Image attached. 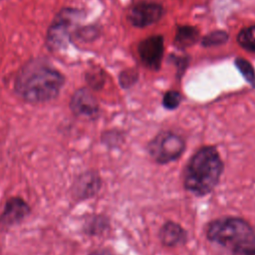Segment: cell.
I'll return each instance as SVG.
<instances>
[{"mask_svg": "<svg viewBox=\"0 0 255 255\" xmlns=\"http://www.w3.org/2000/svg\"><path fill=\"white\" fill-rule=\"evenodd\" d=\"M254 228L244 218L224 216L210 221L205 230L206 238L213 243L233 249L253 232Z\"/></svg>", "mask_w": 255, "mask_h": 255, "instance_id": "3", "label": "cell"}, {"mask_svg": "<svg viewBox=\"0 0 255 255\" xmlns=\"http://www.w3.org/2000/svg\"><path fill=\"white\" fill-rule=\"evenodd\" d=\"M235 65L239 72L242 74L244 79L253 87L255 88V70L253 66L245 59L237 58L235 61Z\"/></svg>", "mask_w": 255, "mask_h": 255, "instance_id": "17", "label": "cell"}, {"mask_svg": "<svg viewBox=\"0 0 255 255\" xmlns=\"http://www.w3.org/2000/svg\"><path fill=\"white\" fill-rule=\"evenodd\" d=\"M228 40V34L225 31H214L203 37L201 44L204 47H213L224 44Z\"/></svg>", "mask_w": 255, "mask_h": 255, "instance_id": "18", "label": "cell"}, {"mask_svg": "<svg viewBox=\"0 0 255 255\" xmlns=\"http://www.w3.org/2000/svg\"><path fill=\"white\" fill-rule=\"evenodd\" d=\"M160 243L165 247H177L184 245L187 241L186 230L177 222L166 221L158 232Z\"/></svg>", "mask_w": 255, "mask_h": 255, "instance_id": "11", "label": "cell"}, {"mask_svg": "<svg viewBox=\"0 0 255 255\" xmlns=\"http://www.w3.org/2000/svg\"><path fill=\"white\" fill-rule=\"evenodd\" d=\"M136 79H137V74L134 71L132 70L125 71L120 76V83L122 87L128 88L131 85H133V83H135Z\"/></svg>", "mask_w": 255, "mask_h": 255, "instance_id": "21", "label": "cell"}, {"mask_svg": "<svg viewBox=\"0 0 255 255\" xmlns=\"http://www.w3.org/2000/svg\"><path fill=\"white\" fill-rule=\"evenodd\" d=\"M85 227L89 234H101L109 227V220L102 215H96L87 222Z\"/></svg>", "mask_w": 255, "mask_h": 255, "instance_id": "14", "label": "cell"}, {"mask_svg": "<svg viewBox=\"0 0 255 255\" xmlns=\"http://www.w3.org/2000/svg\"><path fill=\"white\" fill-rule=\"evenodd\" d=\"M182 96L177 91H168L162 98V106L166 110H175L181 103Z\"/></svg>", "mask_w": 255, "mask_h": 255, "instance_id": "20", "label": "cell"}, {"mask_svg": "<svg viewBox=\"0 0 255 255\" xmlns=\"http://www.w3.org/2000/svg\"><path fill=\"white\" fill-rule=\"evenodd\" d=\"M30 213V206L21 197L9 198L0 215V226L10 227L22 221Z\"/></svg>", "mask_w": 255, "mask_h": 255, "instance_id": "10", "label": "cell"}, {"mask_svg": "<svg viewBox=\"0 0 255 255\" xmlns=\"http://www.w3.org/2000/svg\"><path fill=\"white\" fill-rule=\"evenodd\" d=\"M198 31L192 26H180L175 35L174 43L179 48L192 46L198 40Z\"/></svg>", "mask_w": 255, "mask_h": 255, "instance_id": "12", "label": "cell"}, {"mask_svg": "<svg viewBox=\"0 0 255 255\" xmlns=\"http://www.w3.org/2000/svg\"><path fill=\"white\" fill-rule=\"evenodd\" d=\"M138 54L142 63L151 70H158L163 56V39L161 36H151L138 45Z\"/></svg>", "mask_w": 255, "mask_h": 255, "instance_id": "7", "label": "cell"}, {"mask_svg": "<svg viewBox=\"0 0 255 255\" xmlns=\"http://www.w3.org/2000/svg\"><path fill=\"white\" fill-rule=\"evenodd\" d=\"M185 139L171 130H161L147 143L149 156L158 164H167L178 159L185 150Z\"/></svg>", "mask_w": 255, "mask_h": 255, "instance_id": "5", "label": "cell"}, {"mask_svg": "<svg viewBox=\"0 0 255 255\" xmlns=\"http://www.w3.org/2000/svg\"><path fill=\"white\" fill-rule=\"evenodd\" d=\"M65 84L63 74L44 58L27 62L17 73L14 90L23 101L42 104L56 99Z\"/></svg>", "mask_w": 255, "mask_h": 255, "instance_id": "1", "label": "cell"}, {"mask_svg": "<svg viewBox=\"0 0 255 255\" xmlns=\"http://www.w3.org/2000/svg\"><path fill=\"white\" fill-rule=\"evenodd\" d=\"M224 162L215 146L204 145L189 158L183 172L185 190L195 196H205L219 183Z\"/></svg>", "mask_w": 255, "mask_h": 255, "instance_id": "2", "label": "cell"}, {"mask_svg": "<svg viewBox=\"0 0 255 255\" xmlns=\"http://www.w3.org/2000/svg\"><path fill=\"white\" fill-rule=\"evenodd\" d=\"M101 185L102 180L98 172L92 170L85 171L75 180L72 186L73 195L80 200L91 198L99 192Z\"/></svg>", "mask_w": 255, "mask_h": 255, "instance_id": "9", "label": "cell"}, {"mask_svg": "<svg viewBox=\"0 0 255 255\" xmlns=\"http://www.w3.org/2000/svg\"><path fill=\"white\" fill-rule=\"evenodd\" d=\"M237 39L242 48L251 52H255V25L241 30Z\"/></svg>", "mask_w": 255, "mask_h": 255, "instance_id": "13", "label": "cell"}, {"mask_svg": "<svg viewBox=\"0 0 255 255\" xmlns=\"http://www.w3.org/2000/svg\"><path fill=\"white\" fill-rule=\"evenodd\" d=\"M99 34V30L95 26H85L79 29H75L74 35L75 37L82 42L92 41L97 38Z\"/></svg>", "mask_w": 255, "mask_h": 255, "instance_id": "19", "label": "cell"}, {"mask_svg": "<svg viewBox=\"0 0 255 255\" xmlns=\"http://www.w3.org/2000/svg\"><path fill=\"white\" fill-rule=\"evenodd\" d=\"M89 255H115L111 250L103 248V249H97L92 251Z\"/></svg>", "mask_w": 255, "mask_h": 255, "instance_id": "22", "label": "cell"}, {"mask_svg": "<svg viewBox=\"0 0 255 255\" xmlns=\"http://www.w3.org/2000/svg\"><path fill=\"white\" fill-rule=\"evenodd\" d=\"M70 109L76 117L85 120H95L100 114L98 100L88 88H80L74 92L70 100Z\"/></svg>", "mask_w": 255, "mask_h": 255, "instance_id": "6", "label": "cell"}, {"mask_svg": "<svg viewBox=\"0 0 255 255\" xmlns=\"http://www.w3.org/2000/svg\"><path fill=\"white\" fill-rule=\"evenodd\" d=\"M231 255H255V230L243 242L231 249Z\"/></svg>", "mask_w": 255, "mask_h": 255, "instance_id": "16", "label": "cell"}, {"mask_svg": "<svg viewBox=\"0 0 255 255\" xmlns=\"http://www.w3.org/2000/svg\"><path fill=\"white\" fill-rule=\"evenodd\" d=\"M86 81L93 90H100L105 84V73L102 69L95 67L87 72Z\"/></svg>", "mask_w": 255, "mask_h": 255, "instance_id": "15", "label": "cell"}, {"mask_svg": "<svg viewBox=\"0 0 255 255\" xmlns=\"http://www.w3.org/2000/svg\"><path fill=\"white\" fill-rule=\"evenodd\" d=\"M82 16L81 10L71 7H65L55 15L46 33L45 42L50 52H58L67 47L73 28Z\"/></svg>", "mask_w": 255, "mask_h": 255, "instance_id": "4", "label": "cell"}, {"mask_svg": "<svg viewBox=\"0 0 255 255\" xmlns=\"http://www.w3.org/2000/svg\"><path fill=\"white\" fill-rule=\"evenodd\" d=\"M163 14V9L156 3H138L129 12L128 20L136 27H145L157 22Z\"/></svg>", "mask_w": 255, "mask_h": 255, "instance_id": "8", "label": "cell"}]
</instances>
